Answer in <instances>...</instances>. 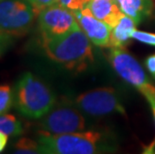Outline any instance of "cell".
<instances>
[{
  "mask_svg": "<svg viewBox=\"0 0 155 154\" xmlns=\"http://www.w3.org/2000/svg\"><path fill=\"white\" fill-rule=\"evenodd\" d=\"M41 46L49 59L74 72L84 71L94 61L91 41L80 26L63 35L42 38Z\"/></svg>",
  "mask_w": 155,
  "mask_h": 154,
  "instance_id": "6da1fadb",
  "label": "cell"
},
{
  "mask_svg": "<svg viewBox=\"0 0 155 154\" xmlns=\"http://www.w3.org/2000/svg\"><path fill=\"white\" fill-rule=\"evenodd\" d=\"M13 91L14 107L27 118L40 119L56 104L55 94L31 72L22 75Z\"/></svg>",
  "mask_w": 155,
  "mask_h": 154,
  "instance_id": "7a4b0ae2",
  "label": "cell"
},
{
  "mask_svg": "<svg viewBox=\"0 0 155 154\" xmlns=\"http://www.w3.org/2000/svg\"><path fill=\"white\" fill-rule=\"evenodd\" d=\"M40 153L44 154H95L106 151L102 134L95 131H78L67 134L39 132Z\"/></svg>",
  "mask_w": 155,
  "mask_h": 154,
  "instance_id": "3957f363",
  "label": "cell"
},
{
  "mask_svg": "<svg viewBox=\"0 0 155 154\" xmlns=\"http://www.w3.org/2000/svg\"><path fill=\"white\" fill-rule=\"evenodd\" d=\"M109 61L123 80L135 87L147 101L155 99V87L150 83L142 66L123 48H111Z\"/></svg>",
  "mask_w": 155,
  "mask_h": 154,
  "instance_id": "277c9868",
  "label": "cell"
},
{
  "mask_svg": "<svg viewBox=\"0 0 155 154\" xmlns=\"http://www.w3.org/2000/svg\"><path fill=\"white\" fill-rule=\"evenodd\" d=\"M38 14L26 0L0 1V30L12 36L25 35Z\"/></svg>",
  "mask_w": 155,
  "mask_h": 154,
  "instance_id": "5b68a950",
  "label": "cell"
},
{
  "mask_svg": "<svg viewBox=\"0 0 155 154\" xmlns=\"http://www.w3.org/2000/svg\"><path fill=\"white\" fill-rule=\"evenodd\" d=\"M73 104L82 113L94 117L115 112L124 115L126 113L119 95L111 87L96 88L79 94L74 99Z\"/></svg>",
  "mask_w": 155,
  "mask_h": 154,
  "instance_id": "8992f818",
  "label": "cell"
},
{
  "mask_svg": "<svg viewBox=\"0 0 155 154\" xmlns=\"http://www.w3.org/2000/svg\"><path fill=\"white\" fill-rule=\"evenodd\" d=\"M86 125L84 116L75 106L62 104L55 106L40 118L38 126L40 132L52 134H67L83 131Z\"/></svg>",
  "mask_w": 155,
  "mask_h": 154,
  "instance_id": "52a82bcc",
  "label": "cell"
},
{
  "mask_svg": "<svg viewBox=\"0 0 155 154\" xmlns=\"http://www.w3.org/2000/svg\"><path fill=\"white\" fill-rule=\"evenodd\" d=\"M41 38L63 35L79 26L74 11L59 4L48 6L37 16Z\"/></svg>",
  "mask_w": 155,
  "mask_h": 154,
  "instance_id": "ba28073f",
  "label": "cell"
},
{
  "mask_svg": "<svg viewBox=\"0 0 155 154\" xmlns=\"http://www.w3.org/2000/svg\"><path fill=\"white\" fill-rule=\"evenodd\" d=\"M77 22L92 43L99 47L109 46L111 27L99 20L87 6L80 10L74 11Z\"/></svg>",
  "mask_w": 155,
  "mask_h": 154,
  "instance_id": "9c48e42d",
  "label": "cell"
},
{
  "mask_svg": "<svg viewBox=\"0 0 155 154\" xmlns=\"http://www.w3.org/2000/svg\"><path fill=\"white\" fill-rule=\"evenodd\" d=\"M87 7L93 15L113 28L122 18L124 13L115 0H90Z\"/></svg>",
  "mask_w": 155,
  "mask_h": 154,
  "instance_id": "30bf717a",
  "label": "cell"
},
{
  "mask_svg": "<svg viewBox=\"0 0 155 154\" xmlns=\"http://www.w3.org/2000/svg\"><path fill=\"white\" fill-rule=\"evenodd\" d=\"M136 25L132 18L124 14L118 23L111 29L108 47L124 48L130 39H132L133 32L136 30Z\"/></svg>",
  "mask_w": 155,
  "mask_h": 154,
  "instance_id": "8fae6325",
  "label": "cell"
},
{
  "mask_svg": "<svg viewBox=\"0 0 155 154\" xmlns=\"http://www.w3.org/2000/svg\"><path fill=\"white\" fill-rule=\"evenodd\" d=\"M125 15L129 16L136 24L149 16L154 8V0H115Z\"/></svg>",
  "mask_w": 155,
  "mask_h": 154,
  "instance_id": "7c38bea8",
  "label": "cell"
},
{
  "mask_svg": "<svg viewBox=\"0 0 155 154\" xmlns=\"http://www.w3.org/2000/svg\"><path fill=\"white\" fill-rule=\"evenodd\" d=\"M0 131L8 136L16 137L24 132L22 123L14 115L8 113L0 114Z\"/></svg>",
  "mask_w": 155,
  "mask_h": 154,
  "instance_id": "4fadbf2b",
  "label": "cell"
},
{
  "mask_svg": "<svg viewBox=\"0 0 155 154\" xmlns=\"http://www.w3.org/2000/svg\"><path fill=\"white\" fill-rule=\"evenodd\" d=\"M14 105V91L10 85L0 84V114L7 113Z\"/></svg>",
  "mask_w": 155,
  "mask_h": 154,
  "instance_id": "5bb4252c",
  "label": "cell"
},
{
  "mask_svg": "<svg viewBox=\"0 0 155 154\" xmlns=\"http://www.w3.org/2000/svg\"><path fill=\"white\" fill-rule=\"evenodd\" d=\"M14 153L19 154H37L40 153L38 141H34L27 137L19 139L14 145Z\"/></svg>",
  "mask_w": 155,
  "mask_h": 154,
  "instance_id": "9a60e30c",
  "label": "cell"
},
{
  "mask_svg": "<svg viewBox=\"0 0 155 154\" xmlns=\"http://www.w3.org/2000/svg\"><path fill=\"white\" fill-rule=\"evenodd\" d=\"M132 38L135 40L141 42V43L150 45L155 47V33L151 32H145L142 30H135L133 32Z\"/></svg>",
  "mask_w": 155,
  "mask_h": 154,
  "instance_id": "2e32d148",
  "label": "cell"
},
{
  "mask_svg": "<svg viewBox=\"0 0 155 154\" xmlns=\"http://www.w3.org/2000/svg\"><path fill=\"white\" fill-rule=\"evenodd\" d=\"M90 0H58L57 4L72 11H77L87 6Z\"/></svg>",
  "mask_w": 155,
  "mask_h": 154,
  "instance_id": "e0dca14e",
  "label": "cell"
},
{
  "mask_svg": "<svg viewBox=\"0 0 155 154\" xmlns=\"http://www.w3.org/2000/svg\"><path fill=\"white\" fill-rule=\"evenodd\" d=\"M26 1H28L33 6V8L37 12V14H39L43 9L48 7V6L57 4L58 3V0H26Z\"/></svg>",
  "mask_w": 155,
  "mask_h": 154,
  "instance_id": "ac0fdd59",
  "label": "cell"
},
{
  "mask_svg": "<svg viewBox=\"0 0 155 154\" xmlns=\"http://www.w3.org/2000/svg\"><path fill=\"white\" fill-rule=\"evenodd\" d=\"M145 66L151 74L155 76V54L150 55L145 59Z\"/></svg>",
  "mask_w": 155,
  "mask_h": 154,
  "instance_id": "d6986e66",
  "label": "cell"
},
{
  "mask_svg": "<svg viewBox=\"0 0 155 154\" xmlns=\"http://www.w3.org/2000/svg\"><path fill=\"white\" fill-rule=\"evenodd\" d=\"M8 135L0 131V152H2L5 149L6 145L8 143Z\"/></svg>",
  "mask_w": 155,
  "mask_h": 154,
  "instance_id": "ffe728a7",
  "label": "cell"
},
{
  "mask_svg": "<svg viewBox=\"0 0 155 154\" xmlns=\"http://www.w3.org/2000/svg\"><path fill=\"white\" fill-rule=\"evenodd\" d=\"M5 40H6V39H2V40H0V56H1L3 52L5 51L6 46H7V44L4 42Z\"/></svg>",
  "mask_w": 155,
  "mask_h": 154,
  "instance_id": "44dd1931",
  "label": "cell"
},
{
  "mask_svg": "<svg viewBox=\"0 0 155 154\" xmlns=\"http://www.w3.org/2000/svg\"><path fill=\"white\" fill-rule=\"evenodd\" d=\"M149 105L151 107V111H152V114H153V117H154V121H155V99L152 100H149L148 101Z\"/></svg>",
  "mask_w": 155,
  "mask_h": 154,
  "instance_id": "7402d4cb",
  "label": "cell"
},
{
  "mask_svg": "<svg viewBox=\"0 0 155 154\" xmlns=\"http://www.w3.org/2000/svg\"><path fill=\"white\" fill-rule=\"evenodd\" d=\"M7 38H9V35L3 33V32L0 30V40H2V39H7Z\"/></svg>",
  "mask_w": 155,
  "mask_h": 154,
  "instance_id": "603a6c76",
  "label": "cell"
},
{
  "mask_svg": "<svg viewBox=\"0 0 155 154\" xmlns=\"http://www.w3.org/2000/svg\"><path fill=\"white\" fill-rule=\"evenodd\" d=\"M0 1H2V0H0Z\"/></svg>",
  "mask_w": 155,
  "mask_h": 154,
  "instance_id": "cb8c5ba5",
  "label": "cell"
}]
</instances>
